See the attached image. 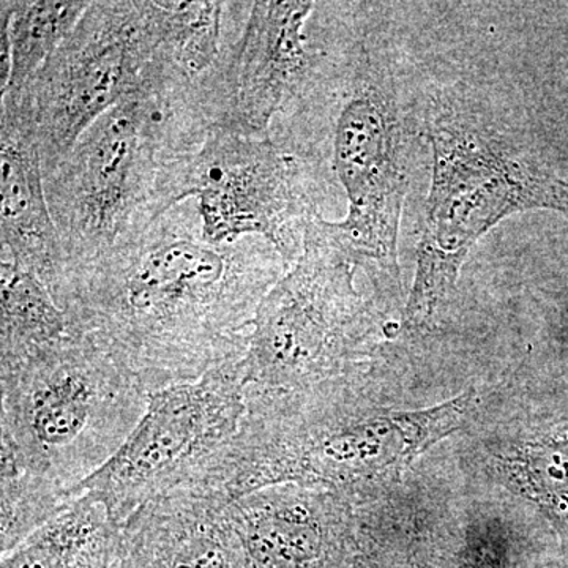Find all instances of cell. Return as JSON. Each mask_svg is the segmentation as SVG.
Listing matches in <instances>:
<instances>
[{
	"mask_svg": "<svg viewBox=\"0 0 568 568\" xmlns=\"http://www.w3.org/2000/svg\"><path fill=\"white\" fill-rule=\"evenodd\" d=\"M2 254L39 276L51 291L65 267L44 186L39 145L10 112L0 111Z\"/></svg>",
	"mask_w": 568,
	"mask_h": 568,
	"instance_id": "obj_15",
	"label": "cell"
},
{
	"mask_svg": "<svg viewBox=\"0 0 568 568\" xmlns=\"http://www.w3.org/2000/svg\"><path fill=\"white\" fill-rule=\"evenodd\" d=\"M362 375L357 365L293 390L246 388L241 428L203 487L231 503L290 484L353 499L462 428L476 405L465 394L433 409H386Z\"/></svg>",
	"mask_w": 568,
	"mask_h": 568,
	"instance_id": "obj_2",
	"label": "cell"
},
{
	"mask_svg": "<svg viewBox=\"0 0 568 568\" xmlns=\"http://www.w3.org/2000/svg\"><path fill=\"white\" fill-rule=\"evenodd\" d=\"M428 136L433 181L405 310L409 328L432 323L467 253L500 220L532 209L568 213V182L485 123L444 112L429 123Z\"/></svg>",
	"mask_w": 568,
	"mask_h": 568,
	"instance_id": "obj_5",
	"label": "cell"
},
{
	"mask_svg": "<svg viewBox=\"0 0 568 568\" xmlns=\"http://www.w3.org/2000/svg\"><path fill=\"white\" fill-rule=\"evenodd\" d=\"M351 500L291 484L239 497L231 514L244 544L245 568H343L354 541Z\"/></svg>",
	"mask_w": 568,
	"mask_h": 568,
	"instance_id": "obj_12",
	"label": "cell"
},
{
	"mask_svg": "<svg viewBox=\"0 0 568 568\" xmlns=\"http://www.w3.org/2000/svg\"><path fill=\"white\" fill-rule=\"evenodd\" d=\"M304 164L275 138L209 130L196 152L168 171L163 207L194 201L205 241L233 244L260 237L293 265L304 252L310 220L320 213Z\"/></svg>",
	"mask_w": 568,
	"mask_h": 568,
	"instance_id": "obj_10",
	"label": "cell"
},
{
	"mask_svg": "<svg viewBox=\"0 0 568 568\" xmlns=\"http://www.w3.org/2000/svg\"><path fill=\"white\" fill-rule=\"evenodd\" d=\"M207 133L194 80L178 69L156 71L92 123L44 179L63 271L91 263L162 216L168 171Z\"/></svg>",
	"mask_w": 568,
	"mask_h": 568,
	"instance_id": "obj_3",
	"label": "cell"
},
{
	"mask_svg": "<svg viewBox=\"0 0 568 568\" xmlns=\"http://www.w3.org/2000/svg\"><path fill=\"white\" fill-rule=\"evenodd\" d=\"M517 399L503 416L481 420L478 463L568 537V396Z\"/></svg>",
	"mask_w": 568,
	"mask_h": 568,
	"instance_id": "obj_13",
	"label": "cell"
},
{
	"mask_svg": "<svg viewBox=\"0 0 568 568\" xmlns=\"http://www.w3.org/2000/svg\"><path fill=\"white\" fill-rule=\"evenodd\" d=\"M121 528L102 504L80 495L3 555L0 568H114Z\"/></svg>",
	"mask_w": 568,
	"mask_h": 568,
	"instance_id": "obj_16",
	"label": "cell"
},
{
	"mask_svg": "<svg viewBox=\"0 0 568 568\" xmlns=\"http://www.w3.org/2000/svg\"><path fill=\"white\" fill-rule=\"evenodd\" d=\"M241 361L149 395L132 435L74 496H91L122 526L156 497L200 485L245 416Z\"/></svg>",
	"mask_w": 568,
	"mask_h": 568,
	"instance_id": "obj_9",
	"label": "cell"
},
{
	"mask_svg": "<svg viewBox=\"0 0 568 568\" xmlns=\"http://www.w3.org/2000/svg\"><path fill=\"white\" fill-rule=\"evenodd\" d=\"M284 268L263 239L205 241L196 203L183 201L65 268L50 293L71 332L99 343L151 395L241 361L257 306Z\"/></svg>",
	"mask_w": 568,
	"mask_h": 568,
	"instance_id": "obj_1",
	"label": "cell"
},
{
	"mask_svg": "<svg viewBox=\"0 0 568 568\" xmlns=\"http://www.w3.org/2000/svg\"><path fill=\"white\" fill-rule=\"evenodd\" d=\"M163 62L148 0L91 2L69 39L18 95L2 97L31 133L44 175L67 159L85 130L140 91Z\"/></svg>",
	"mask_w": 568,
	"mask_h": 568,
	"instance_id": "obj_8",
	"label": "cell"
},
{
	"mask_svg": "<svg viewBox=\"0 0 568 568\" xmlns=\"http://www.w3.org/2000/svg\"><path fill=\"white\" fill-rule=\"evenodd\" d=\"M0 256V368H9L58 345L71 328L39 276Z\"/></svg>",
	"mask_w": 568,
	"mask_h": 568,
	"instance_id": "obj_17",
	"label": "cell"
},
{
	"mask_svg": "<svg viewBox=\"0 0 568 568\" xmlns=\"http://www.w3.org/2000/svg\"><path fill=\"white\" fill-rule=\"evenodd\" d=\"M0 467L70 493L118 454L149 399L125 366L74 332L22 364L0 368Z\"/></svg>",
	"mask_w": 568,
	"mask_h": 568,
	"instance_id": "obj_4",
	"label": "cell"
},
{
	"mask_svg": "<svg viewBox=\"0 0 568 568\" xmlns=\"http://www.w3.org/2000/svg\"><path fill=\"white\" fill-rule=\"evenodd\" d=\"M315 2H227L222 51L194 81L209 130L245 138L271 136L308 77L312 44L306 32Z\"/></svg>",
	"mask_w": 568,
	"mask_h": 568,
	"instance_id": "obj_11",
	"label": "cell"
},
{
	"mask_svg": "<svg viewBox=\"0 0 568 568\" xmlns=\"http://www.w3.org/2000/svg\"><path fill=\"white\" fill-rule=\"evenodd\" d=\"M0 551L21 545L77 499L73 493L14 467H0Z\"/></svg>",
	"mask_w": 568,
	"mask_h": 568,
	"instance_id": "obj_20",
	"label": "cell"
},
{
	"mask_svg": "<svg viewBox=\"0 0 568 568\" xmlns=\"http://www.w3.org/2000/svg\"><path fill=\"white\" fill-rule=\"evenodd\" d=\"M325 69L327 74L310 67L302 85L332 108V170L347 197L345 219H323L324 230L355 264L396 272L407 190L398 111L361 43L346 47Z\"/></svg>",
	"mask_w": 568,
	"mask_h": 568,
	"instance_id": "obj_7",
	"label": "cell"
},
{
	"mask_svg": "<svg viewBox=\"0 0 568 568\" xmlns=\"http://www.w3.org/2000/svg\"><path fill=\"white\" fill-rule=\"evenodd\" d=\"M160 55L194 81L211 69L222 51L227 2L166 0L149 2Z\"/></svg>",
	"mask_w": 568,
	"mask_h": 568,
	"instance_id": "obj_19",
	"label": "cell"
},
{
	"mask_svg": "<svg viewBox=\"0 0 568 568\" xmlns=\"http://www.w3.org/2000/svg\"><path fill=\"white\" fill-rule=\"evenodd\" d=\"M219 493L182 488L123 523L114 568H245V549Z\"/></svg>",
	"mask_w": 568,
	"mask_h": 568,
	"instance_id": "obj_14",
	"label": "cell"
},
{
	"mask_svg": "<svg viewBox=\"0 0 568 568\" xmlns=\"http://www.w3.org/2000/svg\"><path fill=\"white\" fill-rule=\"evenodd\" d=\"M316 213L304 252L254 315L242 357L246 388L293 390L347 372L368 349L375 323L355 291L353 257Z\"/></svg>",
	"mask_w": 568,
	"mask_h": 568,
	"instance_id": "obj_6",
	"label": "cell"
},
{
	"mask_svg": "<svg viewBox=\"0 0 568 568\" xmlns=\"http://www.w3.org/2000/svg\"><path fill=\"white\" fill-rule=\"evenodd\" d=\"M91 2L74 0H2L0 21L10 40V77L2 97L28 88L52 54L69 39Z\"/></svg>",
	"mask_w": 568,
	"mask_h": 568,
	"instance_id": "obj_18",
	"label": "cell"
}]
</instances>
